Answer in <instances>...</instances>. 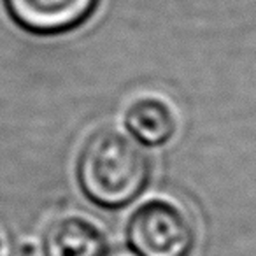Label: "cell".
I'll list each match as a JSON object with an SVG mask.
<instances>
[{
  "mask_svg": "<svg viewBox=\"0 0 256 256\" xmlns=\"http://www.w3.org/2000/svg\"><path fill=\"white\" fill-rule=\"evenodd\" d=\"M82 193L106 209L137 198L151 179V160L140 142L120 128H102L84 142L78 162Z\"/></svg>",
  "mask_w": 256,
  "mask_h": 256,
  "instance_id": "obj_1",
  "label": "cell"
},
{
  "mask_svg": "<svg viewBox=\"0 0 256 256\" xmlns=\"http://www.w3.org/2000/svg\"><path fill=\"white\" fill-rule=\"evenodd\" d=\"M128 242L137 256H192L196 226L184 206L165 196L144 202L128 221Z\"/></svg>",
  "mask_w": 256,
  "mask_h": 256,
  "instance_id": "obj_2",
  "label": "cell"
},
{
  "mask_svg": "<svg viewBox=\"0 0 256 256\" xmlns=\"http://www.w3.org/2000/svg\"><path fill=\"white\" fill-rule=\"evenodd\" d=\"M11 16L30 32L53 36L81 26L100 0H6Z\"/></svg>",
  "mask_w": 256,
  "mask_h": 256,
  "instance_id": "obj_3",
  "label": "cell"
},
{
  "mask_svg": "<svg viewBox=\"0 0 256 256\" xmlns=\"http://www.w3.org/2000/svg\"><path fill=\"white\" fill-rule=\"evenodd\" d=\"M104 230L81 214H64L50 223L44 234L46 256H104Z\"/></svg>",
  "mask_w": 256,
  "mask_h": 256,
  "instance_id": "obj_4",
  "label": "cell"
},
{
  "mask_svg": "<svg viewBox=\"0 0 256 256\" xmlns=\"http://www.w3.org/2000/svg\"><path fill=\"white\" fill-rule=\"evenodd\" d=\"M124 123L137 142L156 148L164 146L178 130V116L170 104L160 96H139L128 106Z\"/></svg>",
  "mask_w": 256,
  "mask_h": 256,
  "instance_id": "obj_5",
  "label": "cell"
},
{
  "mask_svg": "<svg viewBox=\"0 0 256 256\" xmlns=\"http://www.w3.org/2000/svg\"><path fill=\"white\" fill-rule=\"evenodd\" d=\"M106 256H137L136 252H132V251H126V249H118V251H112V252H109V254H106Z\"/></svg>",
  "mask_w": 256,
  "mask_h": 256,
  "instance_id": "obj_6",
  "label": "cell"
}]
</instances>
